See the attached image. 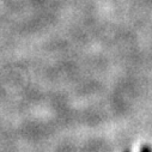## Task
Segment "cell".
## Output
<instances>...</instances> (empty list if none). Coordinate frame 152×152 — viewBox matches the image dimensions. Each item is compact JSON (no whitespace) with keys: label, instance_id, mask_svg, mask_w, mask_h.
Returning a JSON list of instances; mask_svg holds the SVG:
<instances>
[{"label":"cell","instance_id":"1","mask_svg":"<svg viewBox=\"0 0 152 152\" xmlns=\"http://www.w3.org/2000/svg\"><path fill=\"white\" fill-rule=\"evenodd\" d=\"M140 152H152V151H151V147H150V146H146V145H144V146H141V148H140Z\"/></svg>","mask_w":152,"mask_h":152}]
</instances>
